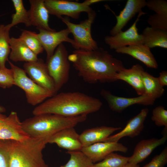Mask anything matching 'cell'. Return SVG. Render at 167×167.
I'll return each instance as SVG.
<instances>
[{"label":"cell","instance_id":"obj_1","mask_svg":"<svg viewBox=\"0 0 167 167\" xmlns=\"http://www.w3.org/2000/svg\"><path fill=\"white\" fill-rule=\"evenodd\" d=\"M68 59L73 62L78 75L91 84L116 81L117 74L124 68L121 61L101 47L91 51L76 49Z\"/></svg>","mask_w":167,"mask_h":167},{"label":"cell","instance_id":"obj_2","mask_svg":"<svg viewBox=\"0 0 167 167\" xmlns=\"http://www.w3.org/2000/svg\"><path fill=\"white\" fill-rule=\"evenodd\" d=\"M100 100L79 92H62L53 96L37 106L34 115L50 113L73 117L87 115L100 110Z\"/></svg>","mask_w":167,"mask_h":167},{"label":"cell","instance_id":"obj_3","mask_svg":"<svg viewBox=\"0 0 167 167\" xmlns=\"http://www.w3.org/2000/svg\"><path fill=\"white\" fill-rule=\"evenodd\" d=\"M87 118L85 115L66 117L46 113L27 118L21 122V125L23 130L30 137L43 138L47 141L58 132L66 128L74 127L85 121Z\"/></svg>","mask_w":167,"mask_h":167},{"label":"cell","instance_id":"obj_4","mask_svg":"<svg viewBox=\"0 0 167 167\" xmlns=\"http://www.w3.org/2000/svg\"><path fill=\"white\" fill-rule=\"evenodd\" d=\"M9 167H49L42 151L47 143L43 138L30 137L23 141L6 140Z\"/></svg>","mask_w":167,"mask_h":167},{"label":"cell","instance_id":"obj_5","mask_svg":"<svg viewBox=\"0 0 167 167\" xmlns=\"http://www.w3.org/2000/svg\"><path fill=\"white\" fill-rule=\"evenodd\" d=\"M8 61L14 73V85L24 91L28 103L33 106L39 105L53 96L50 91L28 77L24 69Z\"/></svg>","mask_w":167,"mask_h":167},{"label":"cell","instance_id":"obj_6","mask_svg":"<svg viewBox=\"0 0 167 167\" xmlns=\"http://www.w3.org/2000/svg\"><path fill=\"white\" fill-rule=\"evenodd\" d=\"M96 16V13L93 10L88 13L87 19L79 24L71 22L67 17L61 18L62 21L73 35L76 49L91 51L98 48L97 42L91 35V27Z\"/></svg>","mask_w":167,"mask_h":167},{"label":"cell","instance_id":"obj_7","mask_svg":"<svg viewBox=\"0 0 167 167\" xmlns=\"http://www.w3.org/2000/svg\"><path fill=\"white\" fill-rule=\"evenodd\" d=\"M68 56L66 49L62 43L57 47L52 56L47 60L48 71L54 81L56 93L69 79L70 64Z\"/></svg>","mask_w":167,"mask_h":167},{"label":"cell","instance_id":"obj_8","mask_svg":"<svg viewBox=\"0 0 167 167\" xmlns=\"http://www.w3.org/2000/svg\"><path fill=\"white\" fill-rule=\"evenodd\" d=\"M103 0H86L82 3L65 0H45L44 3L49 14L60 19L63 15L73 19L79 18L81 12L88 13L93 10L90 6L92 4Z\"/></svg>","mask_w":167,"mask_h":167},{"label":"cell","instance_id":"obj_9","mask_svg":"<svg viewBox=\"0 0 167 167\" xmlns=\"http://www.w3.org/2000/svg\"><path fill=\"white\" fill-rule=\"evenodd\" d=\"M146 13L143 12L138 14L136 19L127 30L121 31L113 36H105L104 41L110 49L115 50L129 45L143 44V38L138 32L137 24L140 17Z\"/></svg>","mask_w":167,"mask_h":167},{"label":"cell","instance_id":"obj_10","mask_svg":"<svg viewBox=\"0 0 167 167\" xmlns=\"http://www.w3.org/2000/svg\"><path fill=\"white\" fill-rule=\"evenodd\" d=\"M29 138L23 130L16 112L12 111L8 116L0 112V140L22 141Z\"/></svg>","mask_w":167,"mask_h":167},{"label":"cell","instance_id":"obj_11","mask_svg":"<svg viewBox=\"0 0 167 167\" xmlns=\"http://www.w3.org/2000/svg\"><path fill=\"white\" fill-rule=\"evenodd\" d=\"M38 30L39 33H35V36L46 52L47 60L52 56L57 47L63 42H69L75 48L76 44L74 40L69 37L71 32L67 28L58 32Z\"/></svg>","mask_w":167,"mask_h":167},{"label":"cell","instance_id":"obj_12","mask_svg":"<svg viewBox=\"0 0 167 167\" xmlns=\"http://www.w3.org/2000/svg\"><path fill=\"white\" fill-rule=\"evenodd\" d=\"M23 67L25 72L34 82L48 90L53 95L57 93L54 81L44 60L38 59L36 61L26 62Z\"/></svg>","mask_w":167,"mask_h":167},{"label":"cell","instance_id":"obj_13","mask_svg":"<svg viewBox=\"0 0 167 167\" xmlns=\"http://www.w3.org/2000/svg\"><path fill=\"white\" fill-rule=\"evenodd\" d=\"M100 94L107 102L110 109L118 113L122 112L133 105H151L155 101L145 94L136 97L127 98L114 95L109 91L103 89L101 91Z\"/></svg>","mask_w":167,"mask_h":167},{"label":"cell","instance_id":"obj_14","mask_svg":"<svg viewBox=\"0 0 167 167\" xmlns=\"http://www.w3.org/2000/svg\"><path fill=\"white\" fill-rule=\"evenodd\" d=\"M128 148L117 142H102L97 143L82 148L81 151L93 163L102 160L107 156L114 152H126Z\"/></svg>","mask_w":167,"mask_h":167},{"label":"cell","instance_id":"obj_15","mask_svg":"<svg viewBox=\"0 0 167 167\" xmlns=\"http://www.w3.org/2000/svg\"><path fill=\"white\" fill-rule=\"evenodd\" d=\"M79 135L74 127L66 128L49 137L47 143H55L67 151L81 150L82 148Z\"/></svg>","mask_w":167,"mask_h":167},{"label":"cell","instance_id":"obj_16","mask_svg":"<svg viewBox=\"0 0 167 167\" xmlns=\"http://www.w3.org/2000/svg\"><path fill=\"white\" fill-rule=\"evenodd\" d=\"M147 108L143 109L137 115L129 120L125 127L118 133L110 135L103 142H117L123 137L131 138L139 135L144 128V123L148 113Z\"/></svg>","mask_w":167,"mask_h":167},{"label":"cell","instance_id":"obj_17","mask_svg":"<svg viewBox=\"0 0 167 167\" xmlns=\"http://www.w3.org/2000/svg\"><path fill=\"white\" fill-rule=\"evenodd\" d=\"M146 6L145 0H128L124 8L119 15L114 14L116 23L110 30V33L113 36L122 31V28L136 14L142 12V9Z\"/></svg>","mask_w":167,"mask_h":167},{"label":"cell","instance_id":"obj_18","mask_svg":"<svg viewBox=\"0 0 167 167\" xmlns=\"http://www.w3.org/2000/svg\"><path fill=\"white\" fill-rule=\"evenodd\" d=\"M167 139V135L165 134L160 139L152 138L143 139L136 145L133 154L129 157L128 162L135 164L143 161L158 147L163 144Z\"/></svg>","mask_w":167,"mask_h":167},{"label":"cell","instance_id":"obj_19","mask_svg":"<svg viewBox=\"0 0 167 167\" xmlns=\"http://www.w3.org/2000/svg\"><path fill=\"white\" fill-rule=\"evenodd\" d=\"M30 7L28 11L31 25L38 29L55 31L49 24V13L45 6L44 0H30Z\"/></svg>","mask_w":167,"mask_h":167},{"label":"cell","instance_id":"obj_20","mask_svg":"<svg viewBox=\"0 0 167 167\" xmlns=\"http://www.w3.org/2000/svg\"><path fill=\"white\" fill-rule=\"evenodd\" d=\"M118 53L129 55L140 61L148 67L157 69L158 65L150 48L143 45H129L115 50Z\"/></svg>","mask_w":167,"mask_h":167},{"label":"cell","instance_id":"obj_21","mask_svg":"<svg viewBox=\"0 0 167 167\" xmlns=\"http://www.w3.org/2000/svg\"><path fill=\"white\" fill-rule=\"evenodd\" d=\"M144 71L143 66L139 64L133 65L129 69L125 67L117 74V81L121 80L131 85L135 89L139 96L145 94L142 74Z\"/></svg>","mask_w":167,"mask_h":167},{"label":"cell","instance_id":"obj_22","mask_svg":"<svg viewBox=\"0 0 167 167\" xmlns=\"http://www.w3.org/2000/svg\"><path fill=\"white\" fill-rule=\"evenodd\" d=\"M121 129L120 127L101 126L86 129L79 135L82 148L103 142L113 132Z\"/></svg>","mask_w":167,"mask_h":167},{"label":"cell","instance_id":"obj_23","mask_svg":"<svg viewBox=\"0 0 167 167\" xmlns=\"http://www.w3.org/2000/svg\"><path fill=\"white\" fill-rule=\"evenodd\" d=\"M11 52L9 58L11 61L26 62L37 61V55L33 53L19 38H10Z\"/></svg>","mask_w":167,"mask_h":167},{"label":"cell","instance_id":"obj_24","mask_svg":"<svg viewBox=\"0 0 167 167\" xmlns=\"http://www.w3.org/2000/svg\"><path fill=\"white\" fill-rule=\"evenodd\" d=\"M141 34L143 45L150 48L155 47L167 48V31L147 27Z\"/></svg>","mask_w":167,"mask_h":167},{"label":"cell","instance_id":"obj_25","mask_svg":"<svg viewBox=\"0 0 167 167\" xmlns=\"http://www.w3.org/2000/svg\"><path fill=\"white\" fill-rule=\"evenodd\" d=\"M142 79L145 94L154 101L163 95L165 89L159 83L157 78L144 71Z\"/></svg>","mask_w":167,"mask_h":167},{"label":"cell","instance_id":"obj_26","mask_svg":"<svg viewBox=\"0 0 167 167\" xmlns=\"http://www.w3.org/2000/svg\"><path fill=\"white\" fill-rule=\"evenodd\" d=\"M10 29L7 25L0 24V68L6 67L5 63L8 61L11 52L9 36Z\"/></svg>","mask_w":167,"mask_h":167},{"label":"cell","instance_id":"obj_27","mask_svg":"<svg viewBox=\"0 0 167 167\" xmlns=\"http://www.w3.org/2000/svg\"><path fill=\"white\" fill-rule=\"evenodd\" d=\"M15 13L12 15V20L10 24L7 25L9 28L22 23L26 27L32 26L29 19L28 13L24 5L22 0H12Z\"/></svg>","mask_w":167,"mask_h":167},{"label":"cell","instance_id":"obj_28","mask_svg":"<svg viewBox=\"0 0 167 167\" xmlns=\"http://www.w3.org/2000/svg\"><path fill=\"white\" fill-rule=\"evenodd\" d=\"M70 157L68 162L60 167H90L93 164L92 161L81 150L67 151Z\"/></svg>","mask_w":167,"mask_h":167},{"label":"cell","instance_id":"obj_29","mask_svg":"<svg viewBox=\"0 0 167 167\" xmlns=\"http://www.w3.org/2000/svg\"><path fill=\"white\" fill-rule=\"evenodd\" d=\"M129 159V157L112 152L101 161L93 163L90 167H123Z\"/></svg>","mask_w":167,"mask_h":167},{"label":"cell","instance_id":"obj_30","mask_svg":"<svg viewBox=\"0 0 167 167\" xmlns=\"http://www.w3.org/2000/svg\"><path fill=\"white\" fill-rule=\"evenodd\" d=\"M35 32L24 30L19 37L27 46L37 55L44 50L41 42L35 36Z\"/></svg>","mask_w":167,"mask_h":167},{"label":"cell","instance_id":"obj_31","mask_svg":"<svg viewBox=\"0 0 167 167\" xmlns=\"http://www.w3.org/2000/svg\"><path fill=\"white\" fill-rule=\"evenodd\" d=\"M152 120L158 126L165 127V131L167 129V110L162 106L155 107L152 110L151 117Z\"/></svg>","mask_w":167,"mask_h":167},{"label":"cell","instance_id":"obj_32","mask_svg":"<svg viewBox=\"0 0 167 167\" xmlns=\"http://www.w3.org/2000/svg\"><path fill=\"white\" fill-rule=\"evenodd\" d=\"M146 6L156 14L167 18V1L165 0H149Z\"/></svg>","mask_w":167,"mask_h":167},{"label":"cell","instance_id":"obj_33","mask_svg":"<svg viewBox=\"0 0 167 167\" xmlns=\"http://www.w3.org/2000/svg\"><path fill=\"white\" fill-rule=\"evenodd\" d=\"M14 73L11 69L0 68V87L6 89L14 85Z\"/></svg>","mask_w":167,"mask_h":167},{"label":"cell","instance_id":"obj_34","mask_svg":"<svg viewBox=\"0 0 167 167\" xmlns=\"http://www.w3.org/2000/svg\"><path fill=\"white\" fill-rule=\"evenodd\" d=\"M147 22L152 28L167 31V18L155 14L149 16Z\"/></svg>","mask_w":167,"mask_h":167},{"label":"cell","instance_id":"obj_35","mask_svg":"<svg viewBox=\"0 0 167 167\" xmlns=\"http://www.w3.org/2000/svg\"><path fill=\"white\" fill-rule=\"evenodd\" d=\"M167 163V147H165L161 152L155 155L151 161L143 167H164Z\"/></svg>","mask_w":167,"mask_h":167},{"label":"cell","instance_id":"obj_36","mask_svg":"<svg viewBox=\"0 0 167 167\" xmlns=\"http://www.w3.org/2000/svg\"><path fill=\"white\" fill-rule=\"evenodd\" d=\"M0 167H9V154L6 140H0Z\"/></svg>","mask_w":167,"mask_h":167},{"label":"cell","instance_id":"obj_37","mask_svg":"<svg viewBox=\"0 0 167 167\" xmlns=\"http://www.w3.org/2000/svg\"><path fill=\"white\" fill-rule=\"evenodd\" d=\"M160 85L164 87L167 85V71H163L160 73L159 76L157 78Z\"/></svg>","mask_w":167,"mask_h":167},{"label":"cell","instance_id":"obj_38","mask_svg":"<svg viewBox=\"0 0 167 167\" xmlns=\"http://www.w3.org/2000/svg\"><path fill=\"white\" fill-rule=\"evenodd\" d=\"M123 167H139V164H135L128 162Z\"/></svg>","mask_w":167,"mask_h":167},{"label":"cell","instance_id":"obj_39","mask_svg":"<svg viewBox=\"0 0 167 167\" xmlns=\"http://www.w3.org/2000/svg\"><path fill=\"white\" fill-rule=\"evenodd\" d=\"M5 111V108L2 106H0V112H3Z\"/></svg>","mask_w":167,"mask_h":167}]
</instances>
